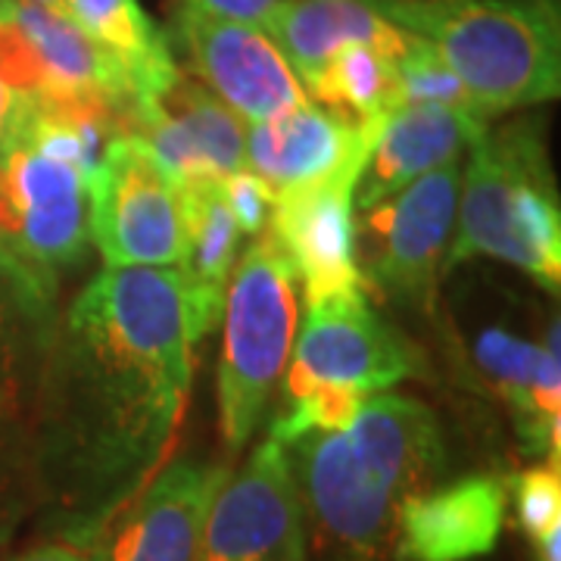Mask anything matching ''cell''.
<instances>
[{"label": "cell", "mask_w": 561, "mask_h": 561, "mask_svg": "<svg viewBox=\"0 0 561 561\" xmlns=\"http://www.w3.org/2000/svg\"><path fill=\"white\" fill-rule=\"evenodd\" d=\"M181 268H106L60 312L32 397L35 505L88 552L157 478L194 375Z\"/></svg>", "instance_id": "6da1fadb"}, {"label": "cell", "mask_w": 561, "mask_h": 561, "mask_svg": "<svg viewBox=\"0 0 561 561\" xmlns=\"http://www.w3.org/2000/svg\"><path fill=\"white\" fill-rule=\"evenodd\" d=\"M287 449L302 508L359 561L397 556V512L446 468L440 424L412 397H371L346 431L306 434Z\"/></svg>", "instance_id": "7a4b0ae2"}, {"label": "cell", "mask_w": 561, "mask_h": 561, "mask_svg": "<svg viewBox=\"0 0 561 561\" xmlns=\"http://www.w3.org/2000/svg\"><path fill=\"white\" fill-rule=\"evenodd\" d=\"M116 135L125 125L110 113L25 98L0 150V247L50 287L88 256L91 179Z\"/></svg>", "instance_id": "3957f363"}, {"label": "cell", "mask_w": 561, "mask_h": 561, "mask_svg": "<svg viewBox=\"0 0 561 561\" xmlns=\"http://www.w3.org/2000/svg\"><path fill=\"white\" fill-rule=\"evenodd\" d=\"M383 20L427 41L486 119L561 91L556 0H371Z\"/></svg>", "instance_id": "277c9868"}, {"label": "cell", "mask_w": 561, "mask_h": 561, "mask_svg": "<svg viewBox=\"0 0 561 561\" xmlns=\"http://www.w3.org/2000/svg\"><path fill=\"white\" fill-rule=\"evenodd\" d=\"M471 256L508 262L559 294L561 206L537 119L486 131L471 147L468 172L459 181L446 272Z\"/></svg>", "instance_id": "5b68a950"}, {"label": "cell", "mask_w": 561, "mask_h": 561, "mask_svg": "<svg viewBox=\"0 0 561 561\" xmlns=\"http://www.w3.org/2000/svg\"><path fill=\"white\" fill-rule=\"evenodd\" d=\"M221 316L219 421L221 437L238 453L287 371L300 321V278L272 234H260L234 262Z\"/></svg>", "instance_id": "8992f818"}, {"label": "cell", "mask_w": 561, "mask_h": 561, "mask_svg": "<svg viewBox=\"0 0 561 561\" xmlns=\"http://www.w3.org/2000/svg\"><path fill=\"white\" fill-rule=\"evenodd\" d=\"M0 79L28 101L110 113L128 131L131 81L122 62L66 13L0 0Z\"/></svg>", "instance_id": "52a82bcc"}, {"label": "cell", "mask_w": 561, "mask_h": 561, "mask_svg": "<svg viewBox=\"0 0 561 561\" xmlns=\"http://www.w3.org/2000/svg\"><path fill=\"white\" fill-rule=\"evenodd\" d=\"M88 238L106 268L184 265L179 184L138 135H116L103 147L91 179Z\"/></svg>", "instance_id": "ba28073f"}, {"label": "cell", "mask_w": 561, "mask_h": 561, "mask_svg": "<svg viewBox=\"0 0 561 561\" xmlns=\"http://www.w3.org/2000/svg\"><path fill=\"white\" fill-rule=\"evenodd\" d=\"M459 181V162L443 165L393 197L359 209L356 262L365 284L419 309L434 306L456 228Z\"/></svg>", "instance_id": "9c48e42d"}, {"label": "cell", "mask_w": 561, "mask_h": 561, "mask_svg": "<svg viewBox=\"0 0 561 561\" xmlns=\"http://www.w3.org/2000/svg\"><path fill=\"white\" fill-rule=\"evenodd\" d=\"M424 375V359L400 331L381 319L368 290L309 302L300 337H294L284 397L324 387L359 400Z\"/></svg>", "instance_id": "30bf717a"}, {"label": "cell", "mask_w": 561, "mask_h": 561, "mask_svg": "<svg viewBox=\"0 0 561 561\" xmlns=\"http://www.w3.org/2000/svg\"><path fill=\"white\" fill-rule=\"evenodd\" d=\"M302 515L287 449L260 443L209 505L197 561H306Z\"/></svg>", "instance_id": "8fae6325"}, {"label": "cell", "mask_w": 561, "mask_h": 561, "mask_svg": "<svg viewBox=\"0 0 561 561\" xmlns=\"http://www.w3.org/2000/svg\"><path fill=\"white\" fill-rule=\"evenodd\" d=\"M175 32L187 69L247 125L312 103L262 25L175 7Z\"/></svg>", "instance_id": "7c38bea8"}, {"label": "cell", "mask_w": 561, "mask_h": 561, "mask_svg": "<svg viewBox=\"0 0 561 561\" xmlns=\"http://www.w3.org/2000/svg\"><path fill=\"white\" fill-rule=\"evenodd\" d=\"M128 135L150 147L175 184L247 169V122L184 72L160 94L131 103Z\"/></svg>", "instance_id": "4fadbf2b"}, {"label": "cell", "mask_w": 561, "mask_h": 561, "mask_svg": "<svg viewBox=\"0 0 561 561\" xmlns=\"http://www.w3.org/2000/svg\"><path fill=\"white\" fill-rule=\"evenodd\" d=\"M228 468L169 461L88 549L91 561H197L209 505Z\"/></svg>", "instance_id": "5bb4252c"}, {"label": "cell", "mask_w": 561, "mask_h": 561, "mask_svg": "<svg viewBox=\"0 0 561 561\" xmlns=\"http://www.w3.org/2000/svg\"><path fill=\"white\" fill-rule=\"evenodd\" d=\"M356 181L334 175L275 194L265 234L294 262L306 306L365 287L356 262Z\"/></svg>", "instance_id": "9a60e30c"}, {"label": "cell", "mask_w": 561, "mask_h": 561, "mask_svg": "<svg viewBox=\"0 0 561 561\" xmlns=\"http://www.w3.org/2000/svg\"><path fill=\"white\" fill-rule=\"evenodd\" d=\"M383 122V119H381ZM350 122L312 103L247 125V169L272 194L334 175H362L378 125Z\"/></svg>", "instance_id": "2e32d148"}, {"label": "cell", "mask_w": 561, "mask_h": 561, "mask_svg": "<svg viewBox=\"0 0 561 561\" xmlns=\"http://www.w3.org/2000/svg\"><path fill=\"white\" fill-rule=\"evenodd\" d=\"M505 486L490 474H471L446 486H427L397 512L400 561H474L493 552L505 524Z\"/></svg>", "instance_id": "e0dca14e"}, {"label": "cell", "mask_w": 561, "mask_h": 561, "mask_svg": "<svg viewBox=\"0 0 561 561\" xmlns=\"http://www.w3.org/2000/svg\"><path fill=\"white\" fill-rule=\"evenodd\" d=\"M490 131V122L440 103H402L378 125L356 181V209L393 197L421 175L456 165Z\"/></svg>", "instance_id": "ac0fdd59"}, {"label": "cell", "mask_w": 561, "mask_h": 561, "mask_svg": "<svg viewBox=\"0 0 561 561\" xmlns=\"http://www.w3.org/2000/svg\"><path fill=\"white\" fill-rule=\"evenodd\" d=\"M474 365L508 405L524 453L559 461V321H552L542 343H527L502 328H486L474 343Z\"/></svg>", "instance_id": "d6986e66"}, {"label": "cell", "mask_w": 561, "mask_h": 561, "mask_svg": "<svg viewBox=\"0 0 561 561\" xmlns=\"http://www.w3.org/2000/svg\"><path fill=\"white\" fill-rule=\"evenodd\" d=\"M184 216V306L191 341L201 343L221 321L228 280L238 262L243 231L221 197V179L179 184Z\"/></svg>", "instance_id": "ffe728a7"}, {"label": "cell", "mask_w": 561, "mask_h": 561, "mask_svg": "<svg viewBox=\"0 0 561 561\" xmlns=\"http://www.w3.org/2000/svg\"><path fill=\"white\" fill-rule=\"evenodd\" d=\"M262 28L294 66L302 88L346 44H371L397 60L409 41V32L383 20L371 0H287Z\"/></svg>", "instance_id": "44dd1931"}, {"label": "cell", "mask_w": 561, "mask_h": 561, "mask_svg": "<svg viewBox=\"0 0 561 561\" xmlns=\"http://www.w3.org/2000/svg\"><path fill=\"white\" fill-rule=\"evenodd\" d=\"M69 16L122 62L135 101L153 98L179 79L169 38L140 0H69Z\"/></svg>", "instance_id": "7402d4cb"}, {"label": "cell", "mask_w": 561, "mask_h": 561, "mask_svg": "<svg viewBox=\"0 0 561 561\" xmlns=\"http://www.w3.org/2000/svg\"><path fill=\"white\" fill-rule=\"evenodd\" d=\"M306 94L343 119L375 125L402 106L397 60L371 44H346L306 81Z\"/></svg>", "instance_id": "603a6c76"}, {"label": "cell", "mask_w": 561, "mask_h": 561, "mask_svg": "<svg viewBox=\"0 0 561 561\" xmlns=\"http://www.w3.org/2000/svg\"><path fill=\"white\" fill-rule=\"evenodd\" d=\"M57 319V287L35 278L0 247V353L32 381Z\"/></svg>", "instance_id": "cb8c5ba5"}, {"label": "cell", "mask_w": 561, "mask_h": 561, "mask_svg": "<svg viewBox=\"0 0 561 561\" xmlns=\"http://www.w3.org/2000/svg\"><path fill=\"white\" fill-rule=\"evenodd\" d=\"M32 397L35 381L0 353V534L35 502Z\"/></svg>", "instance_id": "d4e9b609"}, {"label": "cell", "mask_w": 561, "mask_h": 561, "mask_svg": "<svg viewBox=\"0 0 561 561\" xmlns=\"http://www.w3.org/2000/svg\"><path fill=\"white\" fill-rule=\"evenodd\" d=\"M397 76H400L402 103H440V106L490 122L427 41L409 35L405 50L397 57Z\"/></svg>", "instance_id": "484cf974"}, {"label": "cell", "mask_w": 561, "mask_h": 561, "mask_svg": "<svg viewBox=\"0 0 561 561\" xmlns=\"http://www.w3.org/2000/svg\"><path fill=\"white\" fill-rule=\"evenodd\" d=\"M515 508L524 534L537 542L549 530L561 527V474L559 461H542L537 468L522 471L512 481Z\"/></svg>", "instance_id": "4316f807"}, {"label": "cell", "mask_w": 561, "mask_h": 561, "mask_svg": "<svg viewBox=\"0 0 561 561\" xmlns=\"http://www.w3.org/2000/svg\"><path fill=\"white\" fill-rule=\"evenodd\" d=\"M221 197L228 203L231 216L243 231V238H260L268 231V219L275 209V194L250 169H241L234 175L221 179Z\"/></svg>", "instance_id": "83f0119b"}, {"label": "cell", "mask_w": 561, "mask_h": 561, "mask_svg": "<svg viewBox=\"0 0 561 561\" xmlns=\"http://www.w3.org/2000/svg\"><path fill=\"white\" fill-rule=\"evenodd\" d=\"M280 3L287 0H179V7H191L209 16H221V20L250 22V25H262Z\"/></svg>", "instance_id": "f1b7e54d"}, {"label": "cell", "mask_w": 561, "mask_h": 561, "mask_svg": "<svg viewBox=\"0 0 561 561\" xmlns=\"http://www.w3.org/2000/svg\"><path fill=\"white\" fill-rule=\"evenodd\" d=\"M22 110H25V98L0 79V150L7 147V140L13 138V131L22 119Z\"/></svg>", "instance_id": "f546056e"}, {"label": "cell", "mask_w": 561, "mask_h": 561, "mask_svg": "<svg viewBox=\"0 0 561 561\" xmlns=\"http://www.w3.org/2000/svg\"><path fill=\"white\" fill-rule=\"evenodd\" d=\"M13 561H91L88 552H81L76 546H66V542H44L38 549L25 552L20 559Z\"/></svg>", "instance_id": "4dcf8cb0"}, {"label": "cell", "mask_w": 561, "mask_h": 561, "mask_svg": "<svg viewBox=\"0 0 561 561\" xmlns=\"http://www.w3.org/2000/svg\"><path fill=\"white\" fill-rule=\"evenodd\" d=\"M559 542H561V527L549 530L546 537L534 542L537 546V559L540 561H559Z\"/></svg>", "instance_id": "1f68e13d"}, {"label": "cell", "mask_w": 561, "mask_h": 561, "mask_svg": "<svg viewBox=\"0 0 561 561\" xmlns=\"http://www.w3.org/2000/svg\"><path fill=\"white\" fill-rule=\"evenodd\" d=\"M28 3H38V7H47V10H57V13L69 16V0H28Z\"/></svg>", "instance_id": "d6a6232c"}, {"label": "cell", "mask_w": 561, "mask_h": 561, "mask_svg": "<svg viewBox=\"0 0 561 561\" xmlns=\"http://www.w3.org/2000/svg\"><path fill=\"white\" fill-rule=\"evenodd\" d=\"M172 3H175V7H179V0H172Z\"/></svg>", "instance_id": "836d02e7"}]
</instances>
